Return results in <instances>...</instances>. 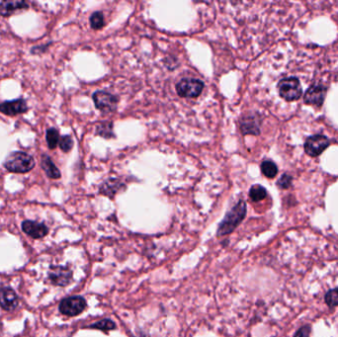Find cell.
Listing matches in <instances>:
<instances>
[{
  "instance_id": "cell-1",
  "label": "cell",
  "mask_w": 338,
  "mask_h": 337,
  "mask_svg": "<svg viewBox=\"0 0 338 337\" xmlns=\"http://www.w3.org/2000/svg\"><path fill=\"white\" fill-rule=\"evenodd\" d=\"M246 214V204L240 200L226 215L223 222L219 225L218 235H226L233 231L244 219Z\"/></svg>"
},
{
  "instance_id": "cell-2",
  "label": "cell",
  "mask_w": 338,
  "mask_h": 337,
  "mask_svg": "<svg viewBox=\"0 0 338 337\" xmlns=\"http://www.w3.org/2000/svg\"><path fill=\"white\" fill-rule=\"evenodd\" d=\"M4 167L10 172L26 173L35 167V160L26 152L15 151L6 158Z\"/></svg>"
},
{
  "instance_id": "cell-3",
  "label": "cell",
  "mask_w": 338,
  "mask_h": 337,
  "mask_svg": "<svg viewBox=\"0 0 338 337\" xmlns=\"http://www.w3.org/2000/svg\"><path fill=\"white\" fill-rule=\"evenodd\" d=\"M278 91L280 96L286 101L298 100L302 95L301 84L296 77H288L280 80L278 83Z\"/></svg>"
},
{
  "instance_id": "cell-4",
  "label": "cell",
  "mask_w": 338,
  "mask_h": 337,
  "mask_svg": "<svg viewBox=\"0 0 338 337\" xmlns=\"http://www.w3.org/2000/svg\"><path fill=\"white\" fill-rule=\"evenodd\" d=\"M204 89V83L196 78H184L176 84V92L181 97H198Z\"/></svg>"
},
{
  "instance_id": "cell-5",
  "label": "cell",
  "mask_w": 338,
  "mask_h": 337,
  "mask_svg": "<svg viewBox=\"0 0 338 337\" xmlns=\"http://www.w3.org/2000/svg\"><path fill=\"white\" fill-rule=\"evenodd\" d=\"M86 308V301L79 296L67 298L61 302L60 312L68 317H74L81 314Z\"/></svg>"
},
{
  "instance_id": "cell-6",
  "label": "cell",
  "mask_w": 338,
  "mask_h": 337,
  "mask_svg": "<svg viewBox=\"0 0 338 337\" xmlns=\"http://www.w3.org/2000/svg\"><path fill=\"white\" fill-rule=\"evenodd\" d=\"M93 101L95 107L102 112L115 111L119 102V98L109 92L99 90L93 94Z\"/></svg>"
},
{
  "instance_id": "cell-7",
  "label": "cell",
  "mask_w": 338,
  "mask_h": 337,
  "mask_svg": "<svg viewBox=\"0 0 338 337\" xmlns=\"http://www.w3.org/2000/svg\"><path fill=\"white\" fill-rule=\"evenodd\" d=\"M330 139L323 135H315L310 137L305 142L306 152L313 157L319 156L326 148L330 145Z\"/></svg>"
},
{
  "instance_id": "cell-8",
  "label": "cell",
  "mask_w": 338,
  "mask_h": 337,
  "mask_svg": "<svg viewBox=\"0 0 338 337\" xmlns=\"http://www.w3.org/2000/svg\"><path fill=\"white\" fill-rule=\"evenodd\" d=\"M49 278L54 285L65 287L71 282L72 272L66 266H53L50 270Z\"/></svg>"
},
{
  "instance_id": "cell-9",
  "label": "cell",
  "mask_w": 338,
  "mask_h": 337,
  "mask_svg": "<svg viewBox=\"0 0 338 337\" xmlns=\"http://www.w3.org/2000/svg\"><path fill=\"white\" fill-rule=\"evenodd\" d=\"M18 305V297L14 290L7 287L0 288V307L5 311H13Z\"/></svg>"
},
{
  "instance_id": "cell-10",
  "label": "cell",
  "mask_w": 338,
  "mask_h": 337,
  "mask_svg": "<svg viewBox=\"0 0 338 337\" xmlns=\"http://www.w3.org/2000/svg\"><path fill=\"white\" fill-rule=\"evenodd\" d=\"M327 88L323 85H314L308 89L305 95V102L312 105L321 106L325 100Z\"/></svg>"
},
{
  "instance_id": "cell-11",
  "label": "cell",
  "mask_w": 338,
  "mask_h": 337,
  "mask_svg": "<svg viewBox=\"0 0 338 337\" xmlns=\"http://www.w3.org/2000/svg\"><path fill=\"white\" fill-rule=\"evenodd\" d=\"M27 110H28L27 103L23 99L5 101L0 104V112L8 115V116H15L18 114H23V113L27 112Z\"/></svg>"
},
{
  "instance_id": "cell-12",
  "label": "cell",
  "mask_w": 338,
  "mask_h": 337,
  "mask_svg": "<svg viewBox=\"0 0 338 337\" xmlns=\"http://www.w3.org/2000/svg\"><path fill=\"white\" fill-rule=\"evenodd\" d=\"M22 229L25 233L33 238H42L47 235L49 229L46 225L34 221H25L22 224Z\"/></svg>"
},
{
  "instance_id": "cell-13",
  "label": "cell",
  "mask_w": 338,
  "mask_h": 337,
  "mask_svg": "<svg viewBox=\"0 0 338 337\" xmlns=\"http://www.w3.org/2000/svg\"><path fill=\"white\" fill-rule=\"evenodd\" d=\"M240 129L244 135H258L260 133V122L256 116H248L241 120Z\"/></svg>"
},
{
  "instance_id": "cell-14",
  "label": "cell",
  "mask_w": 338,
  "mask_h": 337,
  "mask_svg": "<svg viewBox=\"0 0 338 337\" xmlns=\"http://www.w3.org/2000/svg\"><path fill=\"white\" fill-rule=\"evenodd\" d=\"M28 7L29 4L26 1H3L0 3V14L7 17L17 10L27 9Z\"/></svg>"
},
{
  "instance_id": "cell-15",
  "label": "cell",
  "mask_w": 338,
  "mask_h": 337,
  "mask_svg": "<svg viewBox=\"0 0 338 337\" xmlns=\"http://www.w3.org/2000/svg\"><path fill=\"white\" fill-rule=\"evenodd\" d=\"M42 167L46 174L52 179H59L61 177V172L55 165L50 156L44 154L42 156Z\"/></svg>"
},
{
  "instance_id": "cell-16",
  "label": "cell",
  "mask_w": 338,
  "mask_h": 337,
  "mask_svg": "<svg viewBox=\"0 0 338 337\" xmlns=\"http://www.w3.org/2000/svg\"><path fill=\"white\" fill-rule=\"evenodd\" d=\"M266 196H267V192H266V189L263 186L254 185L250 188L249 197L252 201H254V202L262 201L263 199L266 198Z\"/></svg>"
},
{
  "instance_id": "cell-17",
  "label": "cell",
  "mask_w": 338,
  "mask_h": 337,
  "mask_svg": "<svg viewBox=\"0 0 338 337\" xmlns=\"http://www.w3.org/2000/svg\"><path fill=\"white\" fill-rule=\"evenodd\" d=\"M46 138H47V143L49 148L54 149L58 146V144L60 143V135L59 132L54 129V128H50L47 130V134H46Z\"/></svg>"
},
{
  "instance_id": "cell-18",
  "label": "cell",
  "mask_w": 338,
  "mask_h": 337,
  "mask_svg": "<svg viewBox=\"0 0 338 337\" xmlns=\"http://www.w3.org/2000/svg\"><path fill=\"white\" fill-rule=\"evenodd\" d=\"M261 171L267 178H274L278 173V168L273 161L265 160L261 164Z\"/></svg>"
},
{
  "instance_id": "cell-19",
  "label": "cell",
  "mask_w": 338,
  "mask_h": 337,
  "mask_svg": "<svg viewBox=\"0 0 338 337\" xmlns=\"http://www.w3.org/2000/svg\"><path fill=\"white\" fill-rule=\"evenodd\" d=\"M90 25L94 30H100L104 27V16L101 12H94L90 16Z\"/></svg>"
},
{
  "instance_id": "cell-20",
  "label": "cell",
  "mask_w": 338,
  "mask_h": 337,
  "mask_svg": "<svg viewBox=\"0 0 338 337\" xmlns=\"http://www.w3.org/2000/svg\"><path fill=\"white\" fill-rule=\"evenodd\" d=\"M96 133L106 138H110L114 135L112 131V124L111 123H103L102 125L97 126Z\"/></svg>"
},
{
  "instance_id": "cell-21",
  "label": "cell",
  "mask_w": 338,
  "mask_h": 337,
  "mask_svg": "<svg viewBox=\"0 0 338 337\" xmlns=\"http://www.w3.org/2000/svg\"><path fill=\"white\" fill-rule=\"evenodd\" d=\"M90 328L106 332V331H112V330H114L116 328V325L113 323L111 320H102V321H100V322L90 326Z\"/></svg>"
},
{
  "instance_id": "cell-22",
  "label": "cell",
  "mask_w": 338,
  "mask_h": 337,
  "mask_svg": "<svg viewBox=\"0 0 338 337\" xmlns=\"http://www.w3.org/2000/svg\"><path fill=\"white\" fill-rule=\"evenodd\" d=\"M59 144H60V147L63 151L68 152L72 148L73 140H72L70 135H64L63 137H61Z\"/></svg>"
},
{
  "instance_id": "cell-23",
  "label": "cell",
  "mask_w": 338,
  "mask_h": 337,
  "mask_svg": "<svg viewBox=\"0 0 338 337\" xmlns=\"http://www.w3.org/2000/svg\"><path fill=\"white\" fill-rule=\"evenodd\" d=\"M326 303L330 307H338V289L330 291L326 295Z\"/></svg>"
},
{
  "instance_id": "cell-24",
  "label": "cell",
  "mask_w": 338,
  "mask_h": 337,
  "mask_svg": "<svg viewBox=\"0 0 338 337\" xmlns=\"http://www.w3.org/2000/svg\"><path fill=\"white\" fill-rule=\"evenodd\" d=\"M292 183V177L288 174H284L278 181V186L282 189H287L291 186Z\"/></svg>"
},
{
  "instance_id": "cell-25",
  "label": "cell",
  "mask_w": 338,
  "mask_h": 337,
  "mask_svg": "<svg viewBox=\"0 0 338 337\" xmlns=\"http://www.w3.org/2000/svg\"><path fill=\"white\" fill-rule=\"evenodd\" d=\"M310 334H311V328L308 326H305L296 333L295 337H309Z\"/></svg>"
}]
</instances>
